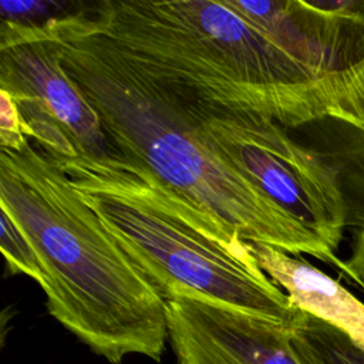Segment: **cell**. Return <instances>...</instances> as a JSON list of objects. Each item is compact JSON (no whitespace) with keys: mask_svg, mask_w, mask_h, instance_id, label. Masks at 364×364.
I'll list each match as a JSON object with an SVG mask.
<instances>
[{"mask_svg":"<svg viewBox=\"0 0 364 364\" xmlns=\"http://www.w3.org/2000/svg\"><path fill=\"white\" fill-rule=\"evenodd\" d=\"M21 27L51 43L124 159L240 239L340 267L336 253L203 146L179 87L127 57L80 9Z\"/></svg>","mask_w":364,"mask_h":364,"instance_id":"obj_1","label":"cell"},{"mask_svg":"<svg viewBox=\"0 0 364 364\" xmlns=\"http://www.w3.org/2000/svg\"><path fill=\"white\" fill-rule=\"evenodd\" d=\"M0 209L34 247L47 310L60 324L111 364L129 354L161 361L169 338L165 297L30 142L0 146Z\"/></svg>","mask_w":364,"mask_h":364,"instance_id":"obj_2","label":"cell"},{"mask_svg":"<svg viewBox=\"0 0 364 364\" xmlns=\"http://www.w3.org/2000/svg\"><path fill=\"white\" fill-rule=\"evenodd\" d=\"M142 68L286 129L314 117L323 80L226 1L102 0L80 9Z\"/></svg>","mask_w":364,"mask_h":364,"instance_id":"obj_3","label":"cell"},{"mask_svg":"<svg viewBox=\"0 0 364 364\" xmlns=\"http://www.w3.org/2000/svg\"><path fill=\"white\" fill-rule=\"evenodd\" d=\"M48 158L162 296L186 290L287 327L299 317L301 310L259 267L246 240L192 209L145 169L124 158Z\"/></svg>","mask_w":364,"mask_h":364,"instance_id":"obj_4","label":"cell"},{"mask_svg":"<svg viewBox=\"0 0 364 364\" xmlns=\"http://www.w3.org/2000/svg\"><path fill=\"white\" fill-rule=\"evenodd\" d=\"M173 84L185 94L203 146L336 253L346 215L317 155L266 115L222 107Z\"/></svg>","mask_w":364,"mask_h":364,"instance_id":"obj_5","label":"cell"},{"mask_svg":"<svg viewBox=\"0 0 364 364\" xmlns=\"http://www.w3.org/2000/svg\"><path fill=\"white\" fill-rule=\"evenodd\" d=\"M178 364H301L289 327L186 290L165 296Z\"/></svg>","mask_w":364,"mask_h":364,"instance_id":"obj_6","label":"cell"},{"mask_svg":"<svg viewBox=\"0 0 364 364\" xmlns=\"http://www.w3.org/2000/svg\"><path fill=\"white\" fill-rule=\"evenodd\" d=\"M0 90L44 107L67 132L78 155L122 158L63 68L51 43L9 21H1L0 28Z\"/></svg>","mask_w":364,"mask_h":364,"instance_id":"obj_7","label":"cell"},{"mask_svg":"<svg viewBox=\"0 0 364 364\" xmlns=\"http://www.w3.org/2000/svg\"><path fill=\"white\" fill-rule=\"evenodd\" d=\"M297 129L314 132V141L303 145L331 175L346 229L364 232V60L324 80L314 118Z\"/></svg>","mask_w":364,"mask_h":364,"instance_id":"obj_8","label":"cell"},{"mask_svg":"<svg viewBox=\"0 0 364 364\" xmlns=\"http://www.w3.org/2000/svg\"><path fill=\"white\" fill-rule=\"evenodd\" d=\"M247 247L294 307L331 324L364 348L363 301L303 257L259 242H247Z\"/></svg>","mask_w":364,"mask_h":364,"instance_id":"obj_9","label":"cell"},{"mask_svg":"<svg viewBox=\"0 0 364 364\" xmlns=\"http://www.w3.org/2000/svg\"><path fill=\"white\" fill-rule=\"evenodd\" d=\"M289 331L291 347L301 364H364V348L309 313L300 311Z\"/></svg>","mask_w":364,"mask_h":364,"instance_id":"obj_10","label":"cell"},{"mask_svg":"<svg viewBox=\"0 0 364 364\" xmlns=\"http://www.w3.org/2000/svg\"><path fill=\"white\" fill-rule=\"evenodd\" d=\"M1 210V236L0 246L11 272L23 273L36 280L40 287L46 283V274L41 262L31 246L30 240L20 229V226L11 219V216Z\"/></svg>","mask_w":364,"mask_h":364,"instance_id":"obj_11","label":"cell"},{"mask_svg":"<svg viewBox=\"0 0 364 364\" xmlns=\"http://www.w3.org/2000/svg\"><path fill=\"white\" fill-rule=\"evenodd\" d=\"M68 4L51 1H7L0 3L1 21H9L21 26H38L51 18L60 17L68 10Z\"/></svg>","mask_w":364,"mask_h":364,"instance_id":"obj_12","label":"cell"},{"mask_svg":"<svg viewBox=\"0 0 364 364\" xmlns=\"http://www.w3.org/2000/svg\"><path fill=\"white\" fill-rule=\"evenodd\" d=\"M30 138L16 100L4 90H0V146L18 151Z\"/></svg>","mask_w":364,"mask_h":364,"instance_id":"obj_13","label":"cell"},{"mask_svg":"<svg viewBox=\"0 0 364 364\" xmlns=\"http://www.w3.org/2000/svg\"><path fill=\"white\" fill-rule=\"evenodd\" d=\"M340 269L364 290V232L354 233L351 255L340 263Z\"/></svg>","mask_w":364,"mask_h":364,"instance_id":"obj_14","label":"cell"},{"mask_svg":"<svg viewBox=\"0 0 364 364\" xmlns=\"http://www.w3.org/2000/svg\"><path fill=\"white\" fill-rule=\"evenodd\" d=\"M314 4L327 11L347 16L364 23V0H320L314 1Z\"/></svg>","mask_w":364,"mask_h":364,"instance_id":"obj_15","label":"cell"}]
</instances>
